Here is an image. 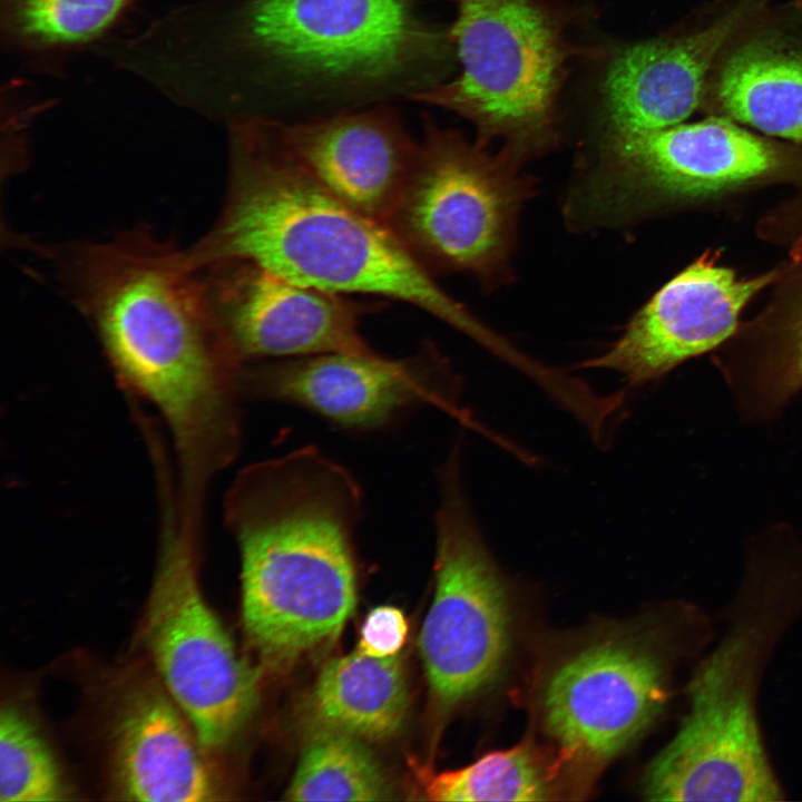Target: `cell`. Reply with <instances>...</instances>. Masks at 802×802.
<instances>
[{"mask_svg":"<svg viewBox=\"0 0 802 802\" xmlns=\"http://www.w3.org/2000/svg\"><path fill=\"white\" fill-rule=\"evenodd\" d=\"M138 49L156 89L209 115L258 63L372 85L448 53L409 0H196L146 26Z\"/></svg>","mask_w":802,"mask_h":802,"instance_id":"3957f363","label":"cell"},{"mask_svg":"<svg viewBox=\"0 0 802 802\" xmlns=\"http://www.w3.org/2000/svg\"><path fill=\"white\" fill-rule=\"evenodd\" d=\"M135 0H0L8 49L45 62L97 45Z\"/></svg>","mask_w":802,"mask_h":802,"instance_id":"ffe728a7","label":"cell"},{"mask_svg":"<svg viewBox=\"0 0 802 802\" xmlns=\"http://www.w3.org/2000/svg\"><path fill=\"white\" fill-rule=\"evenodd\" d=\"M162 489L158 559L139 635L155 674L211 754L250 720L257 676L202 593L199 531L183 522L173 491Z\"/></svg>","mask_w":802,"mask_h":802,"instance_id":"9c48e42d","label":"cell"},{"mask_svg":"<svg viewBox=\"0 0 802 802\" xmlns=\"http://www.w3.org/2000/svg\"><path fill=\"white\" fill-rule=\"evenodd\" d=\"M272 123L286 150L326 190L359 213L387 223L417 149L395 115L373 109Z\"/></svg>","mask_w":802,"mask_h":802,"instance_id":"ac0fdd59","label":"cell"},{"mask_svg":"<svg viewBox=\"0 0 802 802\" xmlns=\"http://www.w3.org/2000/svg\"><path fill=\"white\" fill-rule=\"evenodd\" d=\"M563 769L558 756L552 760L534 741L525 740L461 769L441 773L423 769L418 775L431 801H544L558 793Z\"/></svg>","mask_w":802,"mask_h":802,"instance_id":"44dd1931","label":"cell"},{"mask_svg":"<svg viewBox=\"0 0 802 802\" xmlns=\"http://www.w3.org/2000/svg\"><path fill=\"white\" fill-rule=\"evenodd\" d=\"M197 270L245 261L304 286L411 304L487 350L501 336L444 292L390 228L317 183L258 116L229 120V175L222 213L188 250Z\"/></svg>","mask_w":802,"mask_h":802,"instance_id":"7a4b0ae2","label":"cell"},{"mask_svg":"<svg viewBox=\"0 0 802 802\" xmlns=\"http://www.w3.org/2000/svg\"><path fill=\"white\" fill-rule=\"evenodd\" d=\"M409 695L398 655L373 657L360 652L333 658L323 667L312 694L319 725L362 740H381L401 727Z\"/></svg>","mask_w":802,"mask_h":802,"instance_id":"d6986e66","label":"cell"},{"mask_svg":"<svg viewBox=\"0 0 802 802\" xmlns=\"http://www.w3.org/2000/svg\"><path fill=\"white\" fill-rule=\"evenodd\" d=\"M776 277L739 278L703 256L661 287L602 354L576 369L615 371L632 388L657 380L731 336L745 304Z\"/></svg>","mask_w":802,"mask_h":802,"instance_id":"9a60e30c","label":"cell"},{"mask_svg":"<svg viewBox=\"0 0 802 802\" xmlns=\"http://www.w3.org/2000/svg\"><path fill=\"white\" fill-rule=\"evenodd\" d=\"M238 361L324 353H374L360 332L373 306L290 281L260 265L229 261L199 270Z\"/></svg>","mask_w":802,"mask_h":802,"instance_id":"5bb4252c","label":"cell"},{"mask_svg":"<svg viewBox=\"0 0 802 802\" xmlns=\"http://www.w3.org/2000/svg\"><path fill=\"white\" fill-rule=\"evenodd\" d=\"M354 476L314 446L245 467L224 498L241 556L242 618L273 662L338 637L356 600Z\"/></svg>","mask_w":802,"mask_h":802,"instance_id":"277c9868","label":"cell"},{"mask_svg":"<svg viewBox=\"0 0 802 802\" xmlns=\"http://www.w3.org/2000/svg\"><path fill=\"white\" fill-rule=\"evenodd\" d=\"M115 685L106 720L107 775L115 798L218 800L209 754L155 672L130 669Z\"/></svg>","mask_w":802,"mask_h":802,"instance_id":"2e32d148","label":"cell"},{"mask_svg":"<svg viewBox=\"0 0 802 802\" xmlns=\"http://www.w3.org/2000/svg\"><path fill=\"white\" fill-rule=\"evenodd\" d=\"M242 395L299 405L348 430L387 428L411 410L434 405L463 423L460 383L446 358L426 344L405 358L376 352L324 353L243 366Z\"/></svg>","mask_w":802,"mask_h":802,"instance_id":"7c38bea8","label":"cell"},{"mask_svg":"<svg viewBox=\"0 0 802 802\" xmlns=\"http://www.w3.org/2000/svg\"><path fill=\"white\" fill-rule=\"evenodd\" d=\"M390 783L363 740L319 725L285 791L288 801H383Z\"/></svg>","mask_w":802,"mask_h":802,"instance_id":"7402d4cb","label":"cell"},{"mask_svg":"<svg viewBox=\"0 0 802 802\" xmlns=\"http://www.w3.org/2000/svg\"><path fill=\"white\" fill-rule=\"evenodd\" d=\"M519 168L427 118L385 225L432 276L466 274L491 291L512 277L519 216L535 193Z\"/></svg>","mask_w":802,"mask_h":802,"instance_id":"52a82bcc","label":"cell"},{"mask_svg":"<svg viewBox=\"0 0 802 802\" xmlns=\"http://www.w3.org/2000/svg\"><path fill=\"white\" fill-rule=\"evenodd\" d=\"M58 258L117 379L167 424L179 483L206 489L239 451L243 364L188 250L141 226L71 244Z\"/></svg>","mask_w":802,"mask_h":802,"instance_id":"6da1fadb","label":"cell"},{"mask_svg":"<svg viewBox=\"0 0 802 802\" xmlns=\"http://www.w3.org/2000/svg\"><path fill=\"white\" fill-rule=\"evenodd\" d=\"M724 374L745 417H775L802 390V320L760 360Z\"/></svg>","mask_w":802,"mask_h":802,"instance_id":"cb8c5ba5","label":"cell"},{"mask_svg":"<svg viewBox=\"0 0 802 802\" xmlns=\"http://www.w3.org/2000/svg\"><path fill=\"white\" fill-rule=\"evenodd\" d=\"M711 625L689 607L678 622L612 628L558 661L539 711L564 767L604 766L651 726L668 696L675 659L706 645Z\"/></svg>","mask_w":802,"mask_h":802,"instance_id":"ba28073f","label":"cell"},{"mask_svg":"<svg viewBox=\"0 0 802 802\" xmlns=\"http://www.w3.org/2000/svg\"><path fill=\"white\" fill-rule=\"evenodd\" d=\"M771 1L712 0L672 30L608 56L599 87L600 137L661 130L700 110L720 49Z\"/></svg>","mask_w":802,"mask_h":802,"instance_id":"4fadbf2b","label":"cell"},{"mask_svg":"<svg viewBox=\"0 0 802 802\" xmlns=\"http://www.w3.org/2000/svg\"><path fill=\"white\" fill-rule=\"evenodd\" d=\"M70 785L42 731L11 702L0 711V801L68 800Z\"/></svg>","mask_w":802,"mask_h":802,"instance_id":"603a6c76","label":"cell"},{"mask_svg":"<svg viewBox=\"0 0 802 802\" xmlns=\"http://www.w3.org/2000/svg\"><path fill=\"white\" fill-rule=\"evenodd\" d=\"M460 448L452 447L438 471L436 589L419 638L430 693L442 711L490 688L514 645L509 583L463 491Z\"/></svg>","mask_w":802,"mask_h":802,"instance_id":"30bf717a","label":"cell"},{"mask_svg":"<svg viewBox=\"0 0 802 802\" xmlns=\"http://www.w3.org/2000/svg\"><path fill=\"white\" fill-rule=\"evenodd\" d=\"M706 116L656 131L600 137L596 163L569 192V225L630 224L655 202L715 194L780 166L777 144L726 117Z\"/></svg>","mask_w":802,"mask_h":802,"instance_id":"8fae6325","label":"cell"},{"mask_svg":"<svg viewBox=\"0 0 802 802\" xmlns=\"http://www.w3.org/2000/svg\"><path fill=\"white\" fill-rule=\"evenodd\" d=\"M575 18L563 0H460L449 39L461 71L414 98L469 120L482 145L499 139L521 167L558 144V104L574 63L609 56L570 40Z\"/></svg>","mask_w":802,"mask_h":802,"instance_id":"8992f818","label":"cell"},{"mask_svg":"<svg viewBox=\"0 0 802 802\" xmlns=\"http://www.w3.org/2000/svg\"><path fill=\"white\" fill-rule=\"evenodd\" d=\"M404 614L393 606H379L370 610L360 629L356 651L373 657L398 654L408 636Z\"/></svg>","mask_w":802,"mask_h":802,"instance_id":"d4e9b609","label":"cell"},{"mask_svg":"<svg viewBox=\"0 0 802 802\" xmlns=\"http://www.w3.org/2000/svg\"><path fill=\"white\" fill-rule=\"evenodd\" d=\"M801 614L802 545L776 528L750 549L726 629L687 683V713L644 773L646 799H783L761 736L757 695L775 646Z\"/></svg>","mask_w":802,"mask_h":802,"instance_id":"5b68a950","label":"cell"},{"mask_svg":"<svg viewBox=\"0 0 802 802\" xmlns=\"http://www.w3.org/2000/svg\"><path fill=\"white\" fill-rule=\"evenodd\" d=\"M700 111L802 146V0L771 1L727 38Z\"/></svg>","mask_w":802,"mask_h":802,"instance_id":"e0dca14e","label":"cell"}]
</instances>
